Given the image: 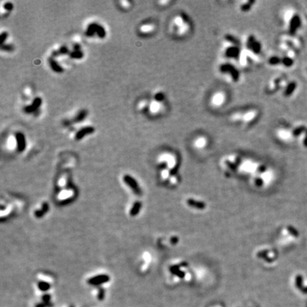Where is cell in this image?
<instances>
[{
	"label": "cell",
	"mask_w": 307,
	"mask_h": 307,
	"mask_svg": "<svg viewBox=\"0 0 307 307\" xmlns=\"http://www.w3.org/2000/svg\"><path fill=\"white\" fill-rule=\"evenodd\" d=\"M241 51L239 42L234 36L226 35L222 46V53L224 56L228 59L238 60Z\"/></svg>",
	"instance_id": "obj_1"
},
{
	"label": "cell",
	"mask_w": 307,
	"mask_h": 307,
	"mask_svg": "<svg viewBox=\"0 0 307 307\" xmlns=\"http://www.w3.org/2000/svg\"><path fill=\"white\" fill-rule=\"evenodd\" d=\"M191 29L190 21L187 15L184 13L176 14L171 21V30L175 33L176 36L183 37L186 36Z\"/></svg>",
	"instance_id": "obj_2"
},
{
	"label": "cell",
	"mask_w": 307,
	"mask_h": 307,
	"mask_svg": "<svg viewBox=\"0 0 307 307\" xmlns=\"http://www.w3.org/2000/svg\"><path fill=\"white\" fill-rule=\"evenodd\" d=\"M284 23L290 32L294 33L300 25V18L299 14L292 8L287 9L282 14Z\"/></svg>",
	"instance_id": "obj_3"
},
{
	"label": "cell",
	"mask_w": 307,
	"mask_h": 307,
	"mask_svg": "<svg viewBox=\"0 0 307 307\" xmlns=\"http://www.w3.org/2000/svg\"><path fill=\"white\" fill-rule=\"evenodd\" d=\"M218 71L227 80L237 83L240 80V71L233 64L230 62H224L219 65Z\"/></svg>",
	"instance_id": "obj_4"
},
{
	"label": "cell",
	"mask_w": 307,
	"mask_h": 307,
	"mask_svg": "<svg viewBox=\"0 0 307 307\" xmlns=\"http://www.w3.org/2000/svg\"><path fill=\"white\" fill-rule=\"evenodd\" d=\"M228 100L227 93L223 90L214 92L210 97L209 104L212 108L218 109L225 104Z\"/></svg>",
	"instance_id": "obj_5"
},
{
	"label": "cell",
	"mask_w": 307,
	"mask_h": 307,
	"mask_svg": "<svg viewBox=\"0 0 307 307\" xmlns=\"http://www.w3.org/2000/svg\"><path fill=\"white\" fill-rule=\"evenodd\" d=\"M245 48L254 54L258 56L262 51L261 42L256 39L254 35H248L245 40Z\"/></svg>",
	"instance_id": "obj_6"
},
{
	"label": "cell",
	"mask_w": 307,
	"mask_h": 307,
	"mask_svg": "<svg viewBox=\"0 0 307 307\" xmlns=\"http://www.w3.org/2000/svg\"><path fill=\"white\" fill-rule=\"evenodd\" d=\"M259 115L258 109L252 108L247 110L242 111V120L241 124L248 125L252 124L257 120Z\"/></svg>",
	"instance_id": "obj_7"
},
{
	"label": "cell",
	"mask_w": 307,
	"mask_h": 307,
	"mask_svg": "<svg viewBox=\"0 0 307 307\" xmlns=\"http://www.w3.org/2000/svg\"><path fill=\"white\" fill-rule=\"evenodd\" d=\"M285 80H286L285 79H284V78H282V77L274 78L269 82L267 86L268 92L274 93V92H276L277 90L282 89L284 82H285Z\"/></svg>",
	"instance_id": "obj_8"
},
{
	"label": "cell",
	"mask_w": 307,
	"mask_h": 307,
	"mask_svg": "<svg viewBox=\"0 0 307 307\" xmlns=\"http://www.w3.org/2000/svg\"><path fill=\"white\" fill-rule=\"evenodd\" d=\"M123 181L133 190L136 195H141V194H142V190H141L140 186H139L138 183L136 182L133 177L129 175H125L123 176Z\"/></svg>",
	"instance_id": "obj_9"
},
{
	"label": "cell",
	"mask_w": 307,
	"mask_h": 307,
	"mask_svg": "<svg viewBox=\"0 0 307 307\" xmlns=\"http://www.w3.org/2000/svg\"><path fill=\"white\" fill-rule=\"evenodd\" d=\"M109 281V277L107 274H99L96 275V276L90 278L88 280V283L90 285L93 286H98L100 284Z\"/></svg>",
	"instance_id": "obj_10"
},
{
	"label": "cell",
	"mask_w": 307,
	"mask_h": 307,
	"mask_svg": "<svg viewBox=\"0 0 307 307\" xmlns=\"http://www.w3.org/2000/svg\"><path fill=\"white\" fill-rule=\"evenodd\" d=\"M276 131L277 137L283 140H289L294 136L292 130H290V129L285 128V127H280V128H278Z\"/></svg>",
	"instance_id": "obj_11"
},
{
	"label": "cell",
	"mask_w": 307,
	"mask_h": 307,
	"mask_svg": "<svg viewBox=\"0 0 307 307\" xmlns=\"http://www.w3.org/2000/svg\"><path fill=\"white\" fill-rule=\"evenodd\" d=\"M297 88V83L294 81H291L290 83H286V80L282 86L283 89V93L285 96H289L294 93V90Z\"/></svg>",
	"instance_id": "obj_12"
},
{
	"label": "cell",
	"mask_w": 307,
	"mask_h": 307,
	"mask_svg": "<svg viewBox=\"0 0 307 307\" xmlns=\"http://www.w3.org/2000/svg\"><path fill=\"white\" fill-rule=\"evenodd\" d=\"M17 142L18 151L20 152L24 151L26 148V140L24 134L21 133H18L17 134Z\"/></svg>",
	"instance_id": "obj_13"
},
{
	"label": "cell",
	"mask_w": 307,
	"mask_h": 307,
	"mask_svg": "<svg viewBox=\"0 0 307 307\" xmlns=\"http://www.w3.org/2000/svg\"><path fill=\"white\" fill-rule=\"evenodd\" d=\"M256 3L255 1H244L242 2L239 5V9L241 12H248L252 10L254 4Z\"/></svg>",
	"instance_id": "obj_14"
},
{
	"label": "cell",
	"mask_w": 307,
	"mask_h": 307,
	"mask_svg": "<svg viewBox=\"0 0 307 307\" xmlns=\"http://www.w3.org/2000/svg\"><path fill=\"white\" fill-rule=\"evenodd\" d=\"M94 31H98V34L100 35V37H104L105 36V31L103 30V29H102L101 26L96 25V24H92L89 26L88 31H87V34L88 35H92Z\"/></svg>",
	"instance_id": "obj_15"
},
{
	"label": "cell",
	"mask_w": 307,
	"mask_h": 307,
	"mask_svg": "<svg viewBox=\"0 0 307 307\" xmlns=\"http://www.w3.org/2000/svg\"><path fill=\"white\" fill-rule=\"evenodd\" d=\"M162 109H163V105L161 102L156 101V100H154V101H153L151 104H150L149 109L152 113L157 114L159 113H160V112L162 110Z\"/></svg>",
	"instance_id": "obj_16"
},
{
	"label": "cell",
	"mask_w": 307,
	"mask_h": 307,
	"mask_svg": "<svg viewBox=\"0 0 307 307\" xmlns=\"http://www.w3.org/2000/svg\"><path fill=\"white\" fill-rule=\"evenodd\" d=\"M93 132H94V129L91 127H85V128H83L82 129H80L79 132H78V133L76 134V136H75L76 140H81V139L83 138L85 136L87 135V134L93 133Z\"/></svg>",
	"instance_id": "obj_17"
},
{
	"label": "cell",
	"mask_w": 307,
	"mask_h": 307,
	"mask_svg": "<svg viewBox=\"0 0 307 307\" xmlns=\"http://www.w3.org/2000/svg\"><path fill=\"white\" fill-rule=\"evenodd\" d=\"M208 143V140L205 137V136H198V137L196 138L194 140V144L196 147L203 148L206 146Z\"/></svg>",
	"instance_id": "obj_18"
},
{
	"label": "cell",
	"mask_w": 307,
	"mask_h": 307,
	"mask_svg": "<svg viewBox=\"0 0 307 307\" xmlns=\"http://www.w3.org/2000/svg\"><path fill=\"white\" fill-rule=\"evenodd\" d=\"M41 104V98H37L34 100V101L32 103V105H29V106H27L25 108V111L26 113H31V112L34 111L35 109H36L38 107H39Z\"/></svg>",
	"instance_id": "obj_19"
},
{
	"label": "cell",
	"mask_w": 307,
	"mask_h": 307,
	"mask_svg": "<svg viewBox=\"0 0 307 307\" xmlns=\"http://www.w3.org/2000/svg\"><path fill=\"white\" fill-rule=\"evenodd\" d=\"M141 208H142V203L140 202H135L134 203V205H132V207L130 210V212H129V214L132 216H135L137 215L140 211Z\"/></svg>",
	"instance_id": "obj_20"
},
{
	"label": "cell",
	"mask_w": 307,
	"mask_h": 307,
	"mask_svg": "<svg viewBox=\"0 0 307 307\" xmlns=\"http://www.w3.org/2000/svg\"><path fill=\"white\" fill-rule=\"evenodd\" d=\"M269 63H270L271 66H277V65L282 64V59L279 58V56H271L268 60Z\"/></svg>",
	"instance_id": "obj_21"
},
{
	"label": "cell",
	"mask_w": 307,
	"mask_h": 307,
	"mask_svg": "<svg viewBox=\"0 0 307 307\" xmlns=\"http://www.w3.org/2000/svg\"><path fill=\"white\" fill-rule=\"evenodd\" d=\"M38 287H39V290L42 291V292H46V291H48L49 289H50L51 286L48 282L41 281L38 283Z\"/></svg>",
	"instance_id": "obj_22"
},
{
	"label": "cell",
	"mask_w": 307,
	"mask_h": 307,
	"mask_svg": "<svg viewBox=\"0 0 307 307\" xmlns=\"http://www.w3.org/2000/svg\"><path fill=\"white\" fill-rule=\"evenodd\" d=\"M154 29V26L152 24H145L141 27V31L144 33H150Z\"/></svg>",
	"instance_id": "obj_23"
},
{
	"label": "cell",
	"mask_w": 307,
	"mask_h": 307,
	"mask_svg": "<svg viewBox=\"0 0 307 307\" xmlns=\"http://www.w3.org/2000/svg\"><path fill=\"white\" fill-rule=\"evenodd\" d=\"M187 203H189L190 205L195 206V207H197V208H203L205 207L204 203H200V202H196V201H195L189 200L187 201Z\"/></svg>",
	"instance_id": "obj_24"
},
{
	"label": "cell",
	"mask_w": 307,
	"mask_h": 307,
	"mask_svg": "<svg viewBox=\"0 0 307 307\" xmlns=\"http://www.w3.org/2000/svg\"><path fill=\"white\" fill-rule=\"evenodd\" d=\"M50 65L52 67L53 70H54L56 72H61L62 68L57 64V63L54 61L53 60H50Z\"/></svg>",
	"instance_id": "obj_25"
},
{
	"label": "cell",
	"mask_w": 307,
	"mask_h": 307,
	"mask_svg": "<svg viewBox=\"0 0 307 307\" xmlns=\"http://www.w3.org/2000/svg\"><path fill=\"white\" fill-rule=\"evenodd\" d=\"M164 98H165V95H164V94H163V92H158V93H156L155 94V95H154V100H156V101H159V102H162L163 100H164Z\"/></svg>",
	"instance_id": "obj_26"
},
{
	"label": "cell",
	"mask_w": 307,
	"mask_h": 307,
	"mask_svg": "<svg viewBox=\"0 0 307 307\" xmlns=\"http://www.w3.org/2000/svg\"><path fill=\"white\" fill-rule=\"evenodd\" d=\"M86 116V111H82L80 112L77 117H75V122H80V121L83 120L84 119V117Z\"/></svg>",
	"instance_id": "obj_27"
},
{
	"label": "cell",
	"mask_w": 307,
	"mask_h": 307,
	"mask_svg": "<svg viewBox=\"0 0 307 307\" xmlns=\"http://www.w3.org/2000/svg\"><path fill=\"white\" fill-rule=\"evenodd\" d=\"M45 213H44L42 211V210H36V211L35 212V216L36 218H42L43 217V216L44 215Z\"/></svg>",
	"instance_id": "obj_28"
},
{
	"label": "cell",
	"mask_w": 307,
	"mask_h": 307,
	"mask_svg": "<svg viewBox=\"0 0 307 307\" xmlns=\"http://www.w3.org/2000/svg\"><path fill=\"white\" fill-rule=\"evenodd\" d=\"M48 208H49V207H48V203H44L43 205H42V208H41L42 211H43L44 213H46L48 212Z\"/></svg>",
	"instance_id": "obj_29"
},
{
	"label": "cell",
	"mask_w": 307,
	"mask_h": 307,
	"mask_svg": "<svg viewBox=\"0 0 307 307\" xmlns=\"http://www.w3.org/2000/svg\"><path fill=\"white\" fill-rule=\"evenodd\" d=\"M98 299H100V300H102L104 299V297H105V292H104V290L103 289H100V291H99V293H98Z\"/></svg>",
	"instance_id": "obj_30"
},
{
	"label": "cell",
	"mask_w": 307,
	"mask_h": 307,
	"mask_svg": "<svg viewBox=\"0 0 307 307\" xmlns=\"http://www.w3.org/2000/svg\"><path fill=\"white\" fill-rule=\"evenodd\" d=\"M7 37V33H2L1 34V36H0V40H1V44L3 45L4 41H5V39H6Z\"/></svg>",
	"instance_id": "obj_31"
},
{
	"label": "cell",
	"mask_w": 307,
	"mask_h": 307,
	"mask_svg": "<svg viewBox=\"0 0 307 307\" xmlns=\"http://www.w3.org/2000/svg\"><path fill=\"white\" fill-rule=\"evenodd\" d=\"M50 299H51L50 295H48V294H45V295H44L43 300H44V301L45 302V303H46V304H48L49 302H50Z\"/></svg>",
	"instance_id": "obj_32"
},
{
	"label": "cell",
	"mask_w": 307,
	"mask_h": 307,
	"mask_svg": "<svg viewBox=\"0 0 307 307\" xmlns=\"http://www.w3.org/2000/svg\"><path fill=\"white\" fill-rule=\"evenodd\" d=\"M5 9L8 10H11L12 9V4L10 3H7L5 4Z\"/></svg>",
	"instance_id": "obj_33"
},
{
	"label": "cell",
	"mask_w": 307,
	"mask_h": 307,
	"mask_svg": "<svg viewBox=\"0 0 307 307\" xmlns=\"http://www.w3.org/2000/svg\"><path fill=\"white\" fill-rule=\"evenodd\" d=\"M73 57H75V58H76V57L79 58L80 56H81V54H80V51H78V52H75V53H73Z\"/></svg>",
	"instance_id": "obj_34"
}]
</instances>
